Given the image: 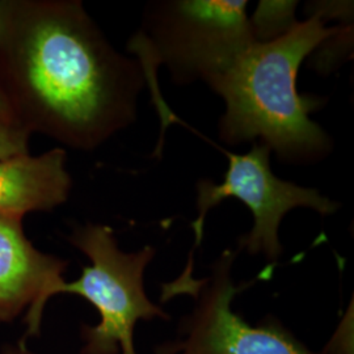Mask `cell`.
Here are the masks:
<instances>
[{
	"label": "cell",
	"instance_id": "obj_12",
	"mask_svg": "<svg viewBox=\"0 0 354 354\" xmlns=\"http://www.w3.org/2000/svg\"><path fill=\"white\" fill-rule=\"evenodd\" d=\"M3 354H33L26 349V344L20 342L16 346H7Z\"/></svg>",
	"mask_w": 354,
	"mask_h": 354
},
{
	"label": "cell",
	"instance_id": "obj_7",
	"mask_svg": "<svg viewBox=\"0 0 354 354\" xmlns=\"http://www.w3.org/2000/svg\"><path fill=\"white\" fill-rule=\"evenodd\" d=\"M67 266L30 243L23 219L0 215V322H13L28 308L26 337L38 336L45 306L61 292Z\"/></svg>",
	"mask_w": 354,
	"mask_h": 354
},
{
	"label": "cell",
	"instance_id": "obj_10",
	"mask_svg": "<svg viewBox=\"0 0 354 354\" xmlns=\"http://www.w3.org/2000/svg\"><path fill=\"white\" fill-rule=\"evenodd\" d=\"M29 138L26 129L0 120V159L29 153Z\"/></svg>",
	"mask_w": 354,
	"mask_h": 354
},
{
	"label": "cell",
	"instance_id": "obj_2",
	"mask_svg": "<svg viewBox=\"0 0 354 354\" xmlns=\"http://www.w3.org/2000/svg\"><path fill=\"white\" fill-rule=\"evenodd\" d=\"M348 26H326L324 13L298 21L283 36L254 42L209 87L225 102L219 138L231 146L260 142L286 165H313L328 156L333 142L310 114L324 99L301 95V64Z\"/></svg>",
	"mask_w": 354,
	"mask_h": 354
},
{
	"label": "cell",
	"instance_id": "obj_1",
	"mask_svg": "<svg viewBox=\"0 0 354 354\" xmlns=\"http://www.w3.org/2000/svg\"><path fill=\"white\" fill-rule=\"evenodd\" d=\"M145 86L80 0H0V88L30 136L93 151L136 121Z\"/></svg>",
	"mask_w": 354,
	"mask_h": 354
},
{
	"label": "cell",
	"instance_id": "obj_11",
	"mask_svg": "<svg viewBox=\"0 0 354 354\" xmlns=\"http://www.w3.org/2000/svg\"><path fill=\"white\" fill-rule=\"evenodd\" d=\"M0 120H4V121H10V122H15L13 121L12 112H11V108L7 102V99L3 93V91L0 88ZM16 124V122H15Z\"/></svg>",
	"mask_w": 354,
	"mask_h": 354
},
{
	"label": "cell",
	"instance_id": "obj_6",
	"mask_svg": "<svg viewBox=\"0 0 354 354\" xmlns=\"http://www.w3.org/2000/svg\"><path fill=\"white\" fill-rule=\"evenodd\" d=\"M239 252L222 253L209 279H178L168 285L169 297L190 294L196 302L176 339L159 346L156 354H317L277 322L253 327L234 313L232 301L244 288L235 286L231 276Z\"/></svg>",
	"mask_w": 354,
	"mask_h": 354
},
{
	"label": "cell",
	"instance_id": "obj_5",
	"mask_svg": "<svg viewBox=\"0 0 354 354\" xmlns=\"http://www.w3.org/2000/svg\"><path fill=\"white\" fill-rule=\"evenodd\" d=\"M228 159V168L221 184L201 180L197 184L198 215L192 222L196 250L203 238L207 213L226 198H236L252 213V230L239 239V251L264 254L269 261H277L282 253L279 230L281 221L292 209H313L322 216L333 214L340 203L329 200L315 188L297 185L281 180L272 172V150L254 142L247 153H234L221 149Z\"/></svg>",
	"mask_w": 354,
	"mask_h": 354
},
{
	"label": "cell",
	"instance_id": "obj_3",
	"mask_svg": "<svg viewBox=\"0 0 354 354\" xmlns=\"http://www.w3.org/2000/svg\"><path fill=\"white\" fill-rule=\"evenodd\" d=\"M248 1L167 0L152 1L140 30L127 42L153 92L163 130L175 118L158 92L153 71L165 64L172 80L207 86L256 42Z\"/></svg>",
	"mask_w": 354,
	"mask_h": 354
},
{
	"label": "cell",
	"instance_id": "obj_8",
	"mask_svg": "<svg viewBox=\"0 0 354 354\" xmlns=\"http://www.w3.org/2000/svg\"><path fill=\"white\" fill-rule=\"evenodd\" d=\"M71 188L64 147L0 159L1 216L23 219L32 212H51L68 200Z\"/></svg>",
	"mask_w": 354,
	"mask_h": 354
},
{
	"label": "cell",
	"instance_id": "obj_9",
	"mask_svg": "<svg viewBox=\"0 0 354 354\" xmlns=\"http://www.w3.org/2000/svg\"><path fill=\"white\" fill-rule=\"evenodd\" d=\"M297 1H260L251 19L256 42H268L283 36L298 23Z\"/></svg>",
	"mask_w": 354,
	"mask_h": 354
},
{
	"label": "cell",
	"instance_id": "obj_4",
	"mask_svg": "<svg viewBox=\"0 0 354 354\" xmlns=\"http://www.w3.org/2000/svg\"><path fill=\"white\" fill-rule=\"evenodd\" d=\"M68 241L88 257L91 266H84L74 282H64L59 294L80 295L100 314L97 326L82 328V354H137L133 339L136 324L169 317L149 299L143 285L155 248L146 245L138 252H124L113 230L99 223L76 226Z\"/></svg>",
	"mask_w": 354,
	"mask_h": 354
}]
</instances>
